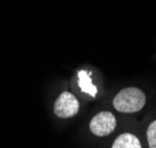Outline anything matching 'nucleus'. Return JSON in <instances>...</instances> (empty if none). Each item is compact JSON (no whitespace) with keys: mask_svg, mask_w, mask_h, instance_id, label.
Here are the masks:
<instances>
[{"mask_svg":"<svg viewBox=\"0 0 156 148\" xmlns=\"http://www.w3.org/2000/svg\"><path fill=\"white\" fill-rule=\"evenodd\" d=\"M146 105V94L137 87H128L120 91L113 100L114 108L121 113L139 112Z\"/></svg>","mask_w":156,"mask_h":148,"instance_id":"f257e3e1","label":"nucleus"},{"mask_svg":"<svg viewBox=\"0 0 156 148\" xmlns=\"http://www.w3.org/2000/svg\"><path fill=\"white\" fill-rule=\"evenodd\" d=\"M80 108L78 99L69 92H63L59 95L54 103V113L61 119H68L76 115Z\"/></svg>","mask_w":156,"mask_h":148,"instance_id":"f03ea898","label":"nucleus"},{"mask_svg":"<svg viewBox=\"0 0 156 148\" xmlns=\"http://www.w3.org/2000/svg\"><path fill=\"white\" fill-rule=\"evenodd\" d=\"M116 127V119L110 112H101L90 120V132L96 136L109 135Z\"/></svg>","mask_w":156,"mask_h":148,"instance_id":"7ed1b4c3","label":"nucleus"},{"mask_svg":"<svg viewBox=\"0 0 156 148\" xmlns=\"http://www.w3.org/2000/svg\"><path fill=\"white\" fill-rule=\"evenodd\" d=\"M112 148H142V146L139 139L134 134L123 133L115 139Z\"/></svg>","mask_w":156,"mask_h":148,"instance_id":"20e7f679","label":"nucleus"},{"mask_svg":"<svg viewBox=\"0 0 156 148\" xmlns=\"http://www.w3.org/2000/svg\"><path fill=\"white\" fill-rule=\"evenodd\" d=\"M78 75H79V86H80L81 91L83 93H87L88 95L95 96L96 93H98V89L93 85L92 79L89 77V73L86 72V70H79Z\"/></svg>","mask_w":156,"mask_h":148,"instance_id":"39448f33","label":"nucleus"},{"mask_svg":"<svg viewBox=\"0 0 156 148\" xmlns=\"http://www.w3.org/2000/svg\"><path fill=\"white\" fill-rule=\"evenodd\" d=\"M147 139H148L149 148H156V120L149 125L147 131Z\"/></svg>","mask_w":156,"mask_h":148,"instance_id":"423d86ee","label":"nucleus"}]
</instances>
